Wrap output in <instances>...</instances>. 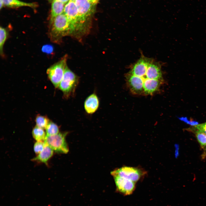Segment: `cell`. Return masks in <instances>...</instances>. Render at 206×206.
<instances>
[{"label":"cell","instance_id":"1","mask_svg":"<svg viewBox=\"0 0 206 206\" xmlns=\"http://www.w3.org/2000/svg\"><path fill=\"white\" fill-rule=\"evenodd\" d=\"M70 23L64 13L56 16L50 22L49 35L52 42L60 43L64 37L70 36Z\"/></svg>","mask_w":206,"mask_h":206},{"label":"cell","instance_id":"2","mask_svg":"<svg viewBox=\"0 0 206 206\" xmlns=\"http://www.w3.org/2000/svg\"><path fill=\"white\" fill-rule=\"evenodd\" d=\"M79 78L66 66L64 76L58 88L63 92L65 98L74 96L79 83Z\"/></svg>","mask_w":206,"mask_h":206},{"label":"cell","instance_id":"3","mask_svg":"<svg viewBox=\"0 0 206 206\" xmlns=\"http://www.w3.org/2000/svg\"><path fill=\"white\" fill-rule=\"evenodd\" d=\"M67 55H65L47 70L48 77L55 88H58L62 79L67 65Z\"/></svg>","mask_w":206,"mask_h":206},{"label":"cell","instance_id":"4","mask_svg":"<svg viewBox=\"0 0 206 206\" xmlns=\"http://www.w3.org/2000/svg\"><path fill=\"white\" fill-rule=\"evenodd\" d=\"M68 132H59L57 134L47 136L44 142L55 152L67 153L69 151L68 148L66 140Z\"/></svg>","mask_w":206,"mask_h":206},{"label":"cell","instance_id":"5","mask_svg":"<svg viewBox=\"0 0 206 206\" xmlns=\"http://www.w3.org/2000/svg\"><path fill=\"white\" fill-rule=\"evenodd\" d=\"M146 174V171L140 167L124 166L115 170L111 172L113 176L117 175L136 182Z\"/></svg>","mask_w":206,"mask_h":206},{"label":"cell","instance_id":"6","mask_svg":"<svg viewBox=\"0 0 206 206\" xmlns=\"http://www.w3.org/2000/svg\"><path fill=\"white\" fill-rule=\"evenodd\" d=\"M75 3L81 20L84 25L90 28V25L87 23L88 19L94 12L96 4L89 0H76Z\"/></svg>","mask_w":206,"mask_h":206},{"label":"cell","instance_id":"7","mask_svg":"<svg viewBox=\"0 0 206 206\" xmlns=\"http://www.w3.org/2000/svg\"><path fill=\"white\" fill-rule=\"evenodd\" d=\"M114 177L117 191L125 195L131 194L135 189V182L117 175Z\"/></svg>","mask_w":206,"mask_h":206},{"label":"cell","instance_id":"8","mask_svg":"<svg viewBox=\"0 0 206 206\" xmlns=\"http://www.w3.org/2000/svg\"><path fill=\"white\" fill-rule=\"evenodd\" d=\"M126 77L128 86L133 94L136 95L144 94L143 82L141 78L129 73Z\"/></svg>","mask_w":206,"mask_h":206},{"label":"cell","instance_id":"9","mask_svg":"<svg viewBox=\"0 0 206 206\" xmlns=\"http://www.w3.org/2000/svg\"><path fill=\"white\" fill-rule=\"evenodd\" d=\"M140 78L142 79L143 83L148 79L162 81V74L159 64L152 60L148 66L146 74Z\"/></svg>","mask_w":206,"mask_h":206},{"label":"cell","instance_id":"10","mask_svg":"<svg viewBox=\"0 0 206 206\" xmlns=\"http://www.w3.org/2000/svg\"><path fill=\"white\" fill-rule=\"evenodd\" d=\"M99 104L98 98L94 93L88 96L84 102V106L86 112L88 114L94 113L98 110Z\"/></svg>","mask_w":206,"mask_h":206},{"label":"cell","instance_id":"11","mask_svg":"<svg viewBox=\"0 0 206 206\" xmlns=\"http://www.w3.org/2000/svg\"><path fill=\"white\" fill-rule=\"evenodd\" d=\"M162 80L148 79L143 83L144 94L146 95H151L158 90Z\"/></svg>","mask_w":206,"mask_h":206},{"label":"cell","instance_id":"12","mask_svg":"<svg viewBox=\"0 0 206 206\" xmlns=\"http://www.w3.org/2000/svg\"><path fill=\"white\" fill-rule=\"evenodd\" d=\"M3 2V6L11 8L28 7L35 8L37 6L36 3H26L19 0H1Z\"/></svg>","mask_w":206,"mask_h":206},{"label":"cell","instance_id":"13","mask_svg":"<svg viewBox=\"0 0 206 206\" xmlns=\"http://www.w3.org/2000/svg\"><path fill=\"white\" fill-rule=\"evenodd\" d=\"M53 152L54 150L45 144L43 150L36 157L33 158L32 160L46 164L48 160L52 156Z\"/></svg>","mask_w":206,"mask_h":206},{"label":"cell","instance_id":"14","mask_svg":"<svg viewBox=\"0 0 206 206\" xmlns=\"http://www.w3.org/2000/svg\"><path fill=\"white\" fill-rule=\"evenodd\" d=\"M52 2L50 22L56 16L64 13L65 6V3L58 1H54Z\"/></svg>","mask_w":206,"mask_h":206},{"label":"cell","instance_id":"15","mask_svg":"<svg viewBox=\"0 0 206 206\" xmlns=\"http://www.w3.org/2000/svg\"><path fill=\"white\" fill-rule=\"evenodd\" d=\"M32 135L34 138L37 141H44L46 136L43 129L37 126L33 128Z\"/></svg>","mask_w":206,"mask_h":206},{"label":"cell","instance_id":"16","mask_svg":"<svg viewBox=\"0 0 206 206\" xmlns=\"http://www.w3.org/2000/svg\"><path fill=\"white\" fill-rule=\"evenodd\" d=\"M8 32L7 29L3 27H0V53L2 57L4 55L3 52V46L7 39Z\"/></svg>","mask_w":206,"mask_h":206},{"label":"cell","instance_id":"17","mask_svg":"<svg viewBox=\"0 0 206 206\" xmlns=\"http://www.w3.org/2000/svg\"><path fill=\"white\" fill-rule=\"evenodd\" d=\"M47 136L56 135L59 133L58 126L54 122L50 121L46 128Z\"/></svg>","mask_w":206,"mask_h":206},{"label":"cell","instance_id":"18","mask_svg":"<svg viewBox=\"0 0 206 206\" xmlns=\"http://www.w3.org/2000/svg\"><path fill=\"white\" fill-rule=\"evenodd\" d=\"M49 121L47 117L39 114L37 115L35 118L36 126L43 129H45Z\"/></svg>","mask_w":206,"mask_h":206},{"label":"cell","instance_id":"19","mask_svg":"<svg viewBox=\"0 0 206 206\" xmlns=\"http://www.w3.org/2000/svg\"><path fill=\"white\" fill-rule=\"evenodd\" d=\"M192 132L195 134L198 142L203 149L206 145V134L203 132L197 131Z\"/></svg>","mask_w":206,"mask_h":206},{"label":"cell","instance_id":"20","mask_svg":"<svg viewBox=\"0 0 206 206\" xmlns=\"http://www.w3.org/2000/svg\"><path fill=\"white\" fill-rule=\"evenodd\" d=\"M187 130L192 132L197 131L204 133L206 134V122L199 124L186 129Z\"/></svg>","mask_w":206,"mask_h":206},{"label":"cell","instance_id":"21","mask_svg":"<svg viewBox=\"0 0 206 206\" xmlns=\"http://www.w3.org/2000/svg\"><path fill=\"white\" fill-rule=\"evenodd\" d=\"M45 144L44 141H37L34 144L33 149L35 154H38L43 149Z\"/></svg>","mask_w":206,"mask_h":206},{"label":"cell","instance_id":"22","mask_svg":"<svg viewBox=\"0 0 206 206\" xmlns=\"http://www.w3.org/2000/svg\"><path fill=\"white\" fill-rule=\"evenodd\" d=\"M179 118L181 120L183 121L186 123L193 126L199 124L198 122L195 120H189L186 117H181Z\"/></svg>","mask_w":206,"mask_h":206},{"label":"cell","instance_id":"23","mask_svg":"<svg viewBox=\"0 0 206 206\" xmlns=\"http://www.w3.org/2000/svg\"><path fill=\"white\" fill-rule=\"evenodd\" d=\"M203 149L204 150V151L201 157L202 159H204L206 157V145Z\"/></svg>","mask_w":206,"mask_h":206},{"label":"cell","instance_id":"24","mask_svg":"<svg viewBox=\"0 0 206 206\" xmlns=\"http://www.w3.org/2000/svg\"><path fill=\"white\" fill-rule=\"evenodd\" d=\"M55 0H57L58 1H61V2H62L63 3H67L70 0H49L50 1L52 2V1Z\"/></svg>","mask_w":206,"mask_h":206},{"label":"cell","instance_id":"25","mask_svg":"<svg viewBox=\"0 0 206 206\" xmlns=\"http://www.w3.org/2000/svg\"><path fill=\"white\" fill-rule=\"evenodd\" d=\"M91 2L93 3L96 4L97 3L98 0H90Z\"/></svg>","mask_w":206,"mask_h":206},{"label":"cell","instance_id":"26","mask_svg":"<svg viewBox=\"0 0 206 206\" xmlns=\"http://www.w3.org/2000/svg\"><path fill=\"white\" fill-rule=\"evenodd\" d=\"M76 0H70V1H73L75 2Z\"/></svg>","mask_w":206,"mask_h":206}]
</instances>
